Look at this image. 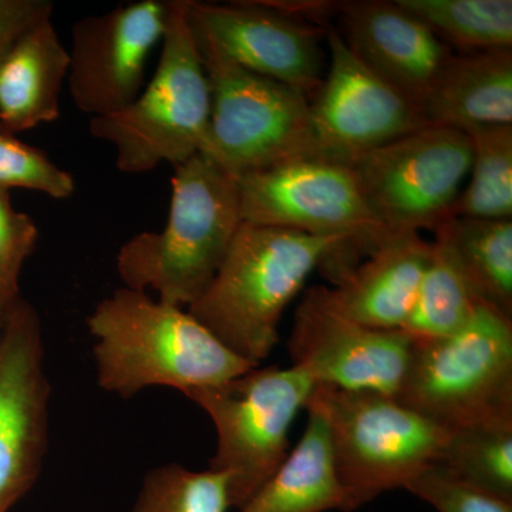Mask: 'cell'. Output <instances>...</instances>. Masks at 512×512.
Instances as JSON below:
<instances>
[{
    "mask_svg": "<svg viewBox=\"0 0 512 512\" xmlns=\"http://www.w3.org/2000/svg\"><path fill=\"white\" fill-rule=\"evenodd\" d=\"M318 268L333 284L348 274V239L242 222L217 275L188 313L225 348L259 366L278 343L285 309Z\"/></svg>",
    "mask_w": 512,
    "mask_h": 512,
    "instance_id": "obj_1",
    "label": "cell"
},
{
    "mask_svg": "<svg viewBox=\"0 0 512 512\" xmlns=\"http://www.w3.org/2000/svg\"><path fill=\"white\" fill-rule=\"evenodd\" d=\"M87 328L96 338L99 386L124 399L153 386L188 396L258 367L225 348L184 308L147 292L117 289L94 308Z\"/></svg>",
    "mask_w": 512,
    "mask_h": 512,
    "instance_id": "obj_2",
    "label": "cell"
},
{
    "mask_svg": "<svg viewBox=\"0 0 512 512\" xmlns=\"http://www.w3.org/2000/svg\"><path fill=\"white\" fill-rule=\"evenodd\" d=\"M238 180L204 154L174 165L167 222L117 254L124 288L190 308L211 284L241 227Z\"/></svg>",
    "mask_w": 512,
    "mask_h": 512,
    "instance_id": "obj_3",
    "label": "cell"
},
{
    "mask_svg": "<svg viewBox=\"0 0 512 512\" xmlns=\"http://www.w3.org/2000/svg\"><path fill=\"white\" fill-rule=\"evenodd\" d=\"M163 49L153 79L133 103L93 117L90 134L116 151L121 173L144 174L178 165L204 151L211 87L187 18V0H171Z\"/></svg>",
    "mask_w": 512,
    "mask_h": 512,
    "instance_id": "obj_4",
    "label": "cell"
},
{
    "mask_svg": "<svg viewBox=\"0 0 512 512\" xmlns=\"http://www.w3.org/2000/svg\"><path fill=\"white\" fill-rule=\"evenodd\" d=\"M394 399L444 430L512 414V318L478 303L458 332L412 339Z\"/></svg>",
    "mask_w": 512,
    "mask_h": 512,
    "instance_id": "obj_5",
    "label": "cell"
},
{
    "mask_svg": "<svg viewBox=\"0 0 512 512\" xmlns=\"http://www.w3.org/2000/svg\"><path fill=\"white\" fill-rule=\"evenodd\" d=\"M308 404L328 420L346 512L406 488L436 463L448 436L443 427L382 393L316 386Z\"/></svg>",
    "mask_w": 512,
    "mask_h": 512,
    "instance_id": "obj_6",
    "label": "cell"
},
{
    "mask_svg": "<svg viewBox=\"0 0 512 512\" xmlns=\"http://www.w3.org/2000/svg\"><path fill=\"white\" fill-rule=\"evenodd\" d=\"M316 383L296 367H254L244 375L188 394L217 430L210 470L228 478L231 508L239 510L284 463L289 431Z\"/></svg>",
    "mask_w": 512,
    "mask_h": 512,
    "instance_id": "obj_7",
    "label": "cell"
},
{
    "mask_svg": "<svg viewBox=\"0 0 512 512\" xmlns=\"http://www.w3.org/2000/svg\"><path fill=\"white\" fill-rule=\"evenodd\" d=\"M195 37V36H194ZM197 42L211 87L205 157L232 177L312 156L311 100Z\"/></svg>",
    "mask_w": 512,
    "mask_h": 512,
    "instance_id": "obj_8",
    "label": "cell"
},
{
    "mask_svg": "<svg viewBox=\"0 0 512 512\" xmlns=\"http://www.w3.org/2000/svg\"><path fill=\"white\" fill-rule=\"evenodd\" d=\"M237 180L242 222L346 238L353 268L393 237L367 204L350 164L298 157Z\"/></svg>",
    "mask_w": 512,
    "mask_h": 512,
    "instance_id": "obj_9",
    "label": "cell"
},
{
    "mask_svg": "<svg viewBox=\"0 0 512 512\" xmlns=\"http://www.w3.org/2000/svg\"><path fill=\"white\" fill-rule=\"evenodd\" d=\"M350 165L390 234L434 232L450 220L470 173V141L461 131L424 127Z\"/></svg>",
    "mask_w": 512,
    "mask_h": 512,
    "instance_id": "obj_10",
    "label": "cell"
},
{
    "mask_svg": "<svg viewBox=\"0 0 512 512\" xmlns=\"http://www.w3.org/2000/svg\"><path fill=\"white\" fill-rule=\"evenodd\" d=\"M329 67L311 100L312 156L353 164L360 157L427 127L419 106L373 73L326 26Z\"/></svg>",
    "mask_w": 512,
    "mask_h": 512,
    "instance_id": "obj_11",
    "label": "cell"
},
{
    "mask_svg": "<svg viewBox=\"0 0 512 512\" xmlns=\"http://www.w3.org/2000/svg\"><path fill=\"white\" fill-rule=\"evenodd\" d=\"M39 313L10 299L0 340V512L35 485L49 440L50 383Z\"/></svg>",
    "mask_w": 512,
    "mask_h": 512,
    "instance_id": "obj_12",
    "label": "cell"
},
{
    "mask_svg": "<svg viewBox=\"0 0 512 512\" xmlns=\"http://www.w3.org/2000/svg\"><path fill=\"white\" fill-rule=\"evenodd\" d=\"M412 338L403 330L366 328L340 313L326 286H313L296 306L288 342L292 366L316 386L396 396Z\"/></svg>",
    "mask_w": 512,
    "mask_h": 512,
    "instance_id": "obj_13",
    "label": "cell"
},
{
    "mask_svg": "<svg viewBox=\"0 0 512 512\" xmlns=\"http://www.w3.org/2000/svg\"><path fill=\"white\" fill-rule=\"evenodd\" d=\"M171 0H138L74 23L67 86L77 109L109 116L146 86L148 57L163 42Z\"/></svg>",
    "mask_w": 512,
    "mask_h": 512,
    "instance_id": "obj_14",
    "label": "cell"
},
{
    "mask_svg": "<svg viewBox=\"0 0 512 512\" xmlns=\"http://www.w3.org/2000/svg\"><path fill=\"white\" fill-rule=\"evenodd\" d=\"M195 39L242 69L293 87L312 100L325 77V28L289 18L265 0L204 3L187 0Z\"/></svg>",
    "mask_w": 512,
    "mask_h": 512,
    "instance_id": "obj_15",
    "label": "cell"
},
{
    "mask_svg": "<svg viewBox=\"0 0 512 512\" xmlns=\"http://www.w3.org/2000/svg\"><path fill=\"white\" fill-rule=\"evenodd\" d=\"M338 20L336 29L353 55L416 103L453 56L426 23L396 0L342 2Z\"/></svg>",
    "mask_w": 512,
    "mask_h": 512,
    "instance_id": "obj_16",
    "label": "cell"
},
{
    "mask_svg": "<svg viewBox=\"0 0 512 512\" xmlns=\"http://www.w3.org/2000/svg\"><path fill=\"white\" fill-rule=\"evenodd\" d=\"M430 251L431 242L417 232L393 235L328 288L330 302L366 328L403 330Z\"/></svg>",
    "mask_w": 512,
    "mask_h": 512,
    "instance_id": "obj_17",
    "label": "cell"
},
{
    "mask_svg": "<svg viewBox=\"0 0 512 512\" xmlns=\"http://www.w3.org/2000/svg\"><path fill=\"white\" fill-rule=\"evenodd\" d=\"M417 104L427 127L512 126V49L453 53Z\"/></svg>",
    "mask_w": 512,
    "mask_h": 512,
    "instance_id": "obj_18",
    "label": "cell"
},
{
    "mask_svg": "<svg viewBox=\"0 0 512 512\" xmlns=\"http://www.w3.org/2000/svg\"><path fill=\"white\" fill-rule=\"evenodd\" d=\"M69 64L52 16L23 33L0 60V131L15 136L59 119Z\"/></svg>",
    "mask_w": 512,
    "mask_h": 512,
    "instance_id": "obj_19",
    "label": "cell"
},
{
    "mask_svg": "<svg viewBox=\"0 0 512 512\" xmlns=\"http://www.w3.org/2000/svg\"><path fill=\"white\" fill-rule=\"evenodd\" d=\"M303 436L274 476L237 512H346V498L333 463L328 420L306 404Z\"/></svg>",
    "mask_w": 512,
    "mask_h": 512,
    "instance_id": "obj_20",
    "label": "cell"
},
{
    "mask_svg": "<svg viewBox=\"0 0 512 512\" xmlns=\"http://www.w3.org/2000/svg\"><path fill=\"white\" fill-rule=\"evenodd\" d=\"M429 264L403 332L412 339H440L458 332L478 302L454 251L447 221L433 232Z\"/></svg>",
    "mask_w": 512,
    "mask_h": 512,
    "instance_id": "obj_21",
    "label": "cell"
},
{
    "mask_svg": "<svg viewBox=\"0 0 512 512\" xmlns=\"http://www.w3.org/2000/svg\"><path fill=\"white\" fill-rule=\"evenodd\" d=\"M447 227L477 301L512 318V220L450 218Z\"/></svg>",
    "mask_w": 512,
    "mask_h": 512,
    "instance_id": "obj_22",
    "label": "cell"
},
{
    "mask_svg": "<svg viewBox=\"0 0 512 512\" xmlns=\"http://www.w3.org/2000/svg\"><path fill=\"white\" fill-rule=\"evenodd\" d=\"M434 464L464 484L512 501V414L448 431Z\"/></svg>",
    "mask_w": 512,
    "mask_h": 512,
    "instance_id": "obj_23",
    "label": "cell"
},
{
    "mask_svg": "<svg viewBox=\"0 0 512 512\" xmlns=\"http://www.w3.org/2000/svg\"><path fill=\"white\" fill-rule=\"evenodd\" d=\"M458 53L512 49L511 0H396Z\"/></svg>",
    "mask_w": 512,
    "mask_h": 512,
    "instance_id": "obj_24",
    "label": "cell"
},
{
    "mask_svg": "<svg viewBox=\"0 0 512 512\" xmlns=\"http://www.w3.org/2000/svg\"><path fill=\"white\" fill-rule=\"evenodd\" d=\"M466 134L470 183L458 195L451 218L511 220L512 126L478 127Z\"/></svg>",
    "mask_w": 512,
    "mask_h": 512,
    "instance_id": "obj_25",
    "label": "cell"
},
{
    "mask_svg": "<svg viewBox=\"0 0 512 512\" xmlns=\"http://www.w3.org/2000/svg\"><path fill=\"white\" fill-rule=\"evenodd\" d=\"M228 478L220 471H191L167 464L148 473L133 512H227Z\"/></svg>",
    "mask_w": 512,
    "mask_h": 512,
    "instance_id": "obj_26",
    "label": "cell"
},
{
    "mask_svg": "<svg viewBox=\"0 0 512 512\" xmlns=\"http://www.w3.org/2000/svg\"><path fill=\"white\" fill-rule=\"evenodd\" d=\"M10 188L39 191L53 200H67L76 191V181L39 148L0 131V190Z\"/></svg>",
    "mask_w": 512,
    "mask_h": 512,
    "instance_id": "obj_27",
    "label": "cell"
},
{
    "mask_svg": "<svg viewBox=\"0 0 512 512\" xmlns=\"http://www.w3.org/2000/svg\"><path fill=\"white\" fill-rule=\"evenodd\" d=\"M406 490L437 512H512V501L464 484L436 464L410 481Z\"/></svg>",
    "mask_w": 512,
    "mask_h": 512,
    "instance_id": "obj_28",
    "label": "cell"
},
{
    "mask_svg": "<svg viewBox=\"0 0 512 512\" xmlns=\"http://www.w3.org/2000/svg\"><path fill=\"white\" fill-rule=\"evenodd\" d=\"M39 229L25 212L16 211L9 191L0 190V281L19 293V276L35 252Z\"/></svg>",
    "mask_w": 512,
    "mask_h": 512,
    "instance_id": "obj_29",
    "label": "cell"
},
{
    "mask_svg": "<svg viewBox=\"0 0 512 512\" xmlns=\"http://www.w3.org/2000/svg\"><path fill=\"white\" fill-rule=\"evenodd\" d=\"M52 0H0V60L40 20L53 15Z\"/></svg>",
    "mask_w": 512,
    "mask_h": 512,
    "instance_id": "obj_30",
    "label": "cell"
},
{
    "mask_svg": "<svg viewBox=\"0 0 512 512\" xmlns=\"http://www.w3.org/2000/svg\"><path fill=\"white\" fill-rule=\"evenodd\" d=\"M12 298L13 296H3V298H0V340H2L3 328H5L6 312H8V305Z\"/></svg>",
    "mask_w": 512,
    "mask_h": 512,
    "instance_id": "obj_31",
    "label": "cell"
},
{
    "mask_svg": "<svg viewBox=\"0 0 512 512\" xmlns=\"http://www.w3.org/2000/svg\"><path fill=\"white\" fill-rule=\"evenodd\" d=\"M15 295H19V293L10 291L8 286H6L5 284H3L2 281H0V298H3V296H15Z\"/></svg>",
    "mask_w": 512,
    "mask_h": 512,
    "instance_id": "obj_32",
    "label": "cell"
}]
</instances>
